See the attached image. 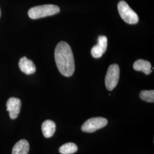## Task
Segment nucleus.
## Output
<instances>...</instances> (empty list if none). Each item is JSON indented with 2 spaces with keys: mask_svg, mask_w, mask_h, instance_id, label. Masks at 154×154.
I'll list each match as a JSON object with an SVG mask.
<instances>
[{
  "mask_svg": "<svg viewBox=\"0 0 154 154\" xmlns=\"http://www.w3.org/2000/svg\"><path fill=\"white\" fill-rule=\"evenodd\" d=\"M55 63L59 72L63 76H72L75 71L74 55L70 45L65 42H59L55 48Z\"/></svg>",
  "mask_w": 154,
  "mask_h": 154,
  "instance_id": "obj_1",
  "label": "nucleus"
},
{
  "mask_svg": "<svg viewBox=\"0 0 154 154\" xmlns=\"http://www.w3.org/2000/svg\"><path fill=\"white\" fill-rule=\"evenodd\" d=\"M60 9L55 5H44L32 8L28 11V15L32 19H38L58 14Z\"/></svg>",
  "mask_w": 154,
  "mask_h": 154,
  "instance_id": "obj_2",
  "label": "nucleus"
},
{
  "mask_svg": "<svg viewBox=\"0 0 154 154\" xmlns=\"http://www.w3.org/2000/svg\"><path fill=\"white\" fill-rule=\"evenodd\" d=\"M118 10L122 20L128 24H136L139 21L138 14L127 4L126 2L121 1L118 3Z\"/></svg>",
  "mask_w": 154,
  "mask_h": 154,
  "instance_id": "obj_3",
  "label": "nucleus"
},
{
  "mask_svg": "<svg viewBox=\"0 0 154 154\" xmlns=\"http://www.w3.org/2000/svg\"><path fill=\"white\" fill-rule=\"evenodd\" d=\"M119 75L120 69L117 64H113L109 67L105 77V86L109 91H112L116 86Z\"/></svg>",
  "mask_w": 154,
  "mask_h": 154,
  "instance_id": "obj_4",
  "label": "nucleus"
},
{
  "mask_svg": "<svg viewBox=\"0 0 154 154\" xmlns=\"http://www.w3.org/2000/svg\"><path fill=\"white\" fill-rule=\"evenodd\" d=\"M108 121L105 118H91L83 124L81 130L83 132L92 133L105 127Z\"/></svg>",
  "mask_w": 154,
  "mask_h": 154,
  "instance_id": "obj_5",
  "label": "nucleus"
},
{
  "mask_svg": "<svg viewBox=\"0 0 154 154\" xmlns=\"http://www.w3.org/2000/svg\"><path fill=\"white\" fill-rule=\"evenodd\" d=\"M21 102L20 99L12 97L8 100L6 103V110L9 112L11 119H15L20 112Z\"/></svg>",
  "mask_w": 154,
  "mask_h": 154,
  "instance_id": "obj_6",
  "label": "nucleus"
},
{
  "mask_svg": "<svg viewBox=\"0 0 154 154\" xmlns=\"http://www.w3.org/2000/svg\"><path fill=\"white\" fill-rule=\"evenodd\" d=\"M107 38L105 35H99L98 44L93 46L91 50V55L95 58H100L106 51Z\"/></svg>",
  "mask_w": 154,
  "mask_h": 154,
  "instance_id": "obj_7",
  "label": "nucleus"
},
{
  "mask_svg": "<svg viewBox=\"0 0 154 154\" xmlns=\"http://www.w3.org/2000/svg\"><path fill=\"white\" fill-rule=\"evenodd\" d=\"M19 67L21 72L27 75L33 74L36 71V67L34 62L26 57H23L20 59Z\"/></svg>",
  "mask_w": 154,
  "mask_h": 154,
  "instance_id": "obj_8",
  "label": "nucleus"
},
{
  "mask_svg": "<svg viewBox=\"0 0 154 154\" xmlns=\"http://www.w3.org/2000/svg\"><path fill=\"white\" fill-rule=\"evenodd\" d=\"M133 68L136 71L142 72L147 75H149L152 72L150 62L144 60H138L135 61L133 65Z\"/></svg>",
  "mask_w": 154,
  "mask_h": 154,
  "instance_id": "obj_9",
  "label": "nucleus"
},
{
  "mask_svg": "<svg viewBox=\"0 0 154 154\" xmlns=\"http://www.w3.org/2000/svg\"><path fill=\"white\" fill-rule=\"evenodd\" d=\"M42 131L45 138L52 137L55 133L56 126L55 123L51 120H46L42 125Z\"/></svg>",
  "mask_w": 154,
  "mask_h": 154,
  "instance_id": "obj_10",
  "label": "nucleus"
},
{
  "mask_svg": "<svg viewBox=\"0 0 154 154\" xmlns=\"http://www.w3.org/2000/svg\"><path fill=\"white\" fill-rule=\"evenodd\" d=\"M29 151V144L28 141L22 139L14 146L11 154H28Z\"/></svg>",
  "mask_w": 154,
  "mask_h": 154,
  "instance_id": "obj_11",
  "label": "nucleus"
},
{
  "mask_svg": "<svg viewBox=\"0 0 154 154\" xmlns=\"http://www.w3.org/2000/svg\"><path fill=\"white\" fill-rule=\"evenodd\" d=\"M78 151V147L75 143H67L63 144L59 149L61 154H72Z\"/></svg>",
  "mask_w": 154,
  "mask_h": 154,
  "instance_id": "obj_12",
  "label": "nucleus"
},
{
  "mask_svg": "<svg viewBox=\"0 0 154 154\" xmlns=\"http://www.w3.org/2000/svg\"><path fill=\"white\" fill-rule=\"evenodd\" d=\"M140 98L145 102L153 103L154 102V91L152 90H143L139 94Z\"/></svg>",
  "mask_w": 154,
  "mask_h": 154,
  "instance_id": "obj_13",
  "label": "nucleus"
},
{
  "mask_svg": "<svg viewBox=\"0 0 154 154\" xmlns=\"http://www.w3.org/2000/svg\"><path fill=\"white\" fill-rule=\"evenodd\" d=\"M1 9H0V17H1Z\"/></svg>",
  "mask_w": 154,
  "mask_h": 154,
  "instance_id": "obj_14",
  "label": "nucleus"
}]
</instances>
